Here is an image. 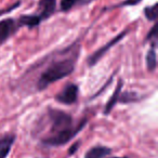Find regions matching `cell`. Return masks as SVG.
<instances>
[{
  "mask_svg": "<svg viewBox=\"0 0 158 158\" xmlns=\"http://www.w3.org/2000/svg\"><path fill=\"white\" fill-rule=\"evenodd\" d=\"M91 2H93V0H61V2H60V11L68 12L70 10L77 9V8L88 6Z\"/></svg>",
  "mask_w": 158,
  "mask_h": 158,
  "instance_id": "obj_7",
  "label": "cell"
},
{
  "mask_svg": "<svg viewBox=\"0 0 158 158\" xmlns=\"http://www.w3.org/2000/svg\"><path fill=\"white\" fill-rule=\"evenodd\" d=\"M123 80H119L118 84H117V87L115 89V91L113 92L112 97L110 98V100L107 101V103L105 104V107H104V110H103V114L104 115H108L110 112H112L113 108L116 106V104L119 102V97H120V93H121V90H123Z\"/></svg>",
  "mask_w": 158,
  "mask_h": 158,
  "instance_id": "obj_8",
  "label": "cell"
},
{
  "mask_svg": "<svg viewBox=\"0 0 158 158\" xmlns=\"http://www.w3.org/2000/svg\"><path fill=\"white\" fill-rule=\"evenodd\" d=\"M55 9H56V0H39L38 12L36 13V15L42 22L52 16L55 12Z\"/></svg>",
  "mask_w": 158,
  "mask_h": 158,
  "instance_id": "obj_6",
  "label": "cell"
},
{
  "mask_svg": "<svg viewBox=\"0 0 158 158\" xmlns=\"http://www.w3.org/2000/svg\"><path fill=\"white\" fill-rule=\"evenodd\" d=\"M110 158H129V157H110Z\"/></svg>",
  "mask_w": 158,
  "mask_h": 158,
  "instance_id": "obj_17",
  "label": "cell"
},
{
  "mask_svg": "<svg viewBox=\"0 0 158 158\" xmlns=\"http://www.w3.org/2000/svg\"><path fill=\"white\" fill-rule=\"evenodd\" d=\"M78 95L79 87L75 84H68L55 95V100L64 105H72L77 102Z\"/></svg>",
  "mask_w": 158,
  "mask_h": 158,
  "instance_id": "obj_5",
  "label": "cell"
},
{
  "mask_svg": "<svg viewBox=\"0 0 158 158\" xmlns=\"http://www.w3.org/2000/svg\"><path fill=\"white\" fill-rule=\"evenodd\" d=\"M18 19L8 18L0 21V46L10 39L21 28Z\"/></svg>",
  "mask_w": 158,
  "mask_h": 158,
  "instance_id": "obj_4",
  "label": "cell"
},
{
  "mask_svg": "<svg viewBox=\"0 0 158 158\" xmlns=\"http://www.w3.org/2000/svg\"><path fill=\"white\" fill-rule=\"evenodd\" d=\"M144 15L146 19L152 22H155L157 19V5H153L151 7H145L144 9Z\"/></svg>",
  "mask_w": 158,
  "mask_h": 158,
  "instance_id": "obj_13",
  "label": "cell"
},
{
  "mask_svg": "<svg viewBox=\"0 0 158 158\" xmlns=\"http://www.w3.org/2000/svg\"><path fill=\"white\" fill-rule=\"evenodd\" d=\"M48 132L41 136V143L48 147H59L67 144L87 125V118L75 123L70 114L56 108H49L47 113Z\"/></svg>",
  "mask_w": 158,
  "mask_h": 158,
  "instance_id": "obj_1",
  "label": "cell"
},
{
  "mask_svg": "<svg viewBox=\"0 0 158 158\" xmlns=\"http://www.w3.org/2000/svg\"><path fill=\"white\" fill-rule=\"evenodd\" d=\"M20 5H21V2H20V1H19V2L14 3L13 6H11V7L7 8V9H0V16H2V15H5V14L9 13V12L13 11V10H14V9H16V8H18Z\"/></svg>",
  "mask_w": 158,
  "mask_h": 158,
  "instance_id": "obj_16",
  "label": "cell"
},
{
  "mask_svg": "<svg viewBox=\"0 0 158 158\" xmlns=\"http://www.w3.org/2000/svg\"><path fill=\"white\" fill-rule=\"evenodd\" d=\"M112 153V149L107 146H102V145H97V146L91 147L87 153L85 154L84 158H105Z\"/></svg>",
  "mask_w": 158,
  "mask_h": 158,
  "instance_id": "obj_9",
  "label": "cell"
},
{
  "mask_svg": "<svg viewBox=\"0 0 158 158\" xmlns=\"http://www.w3.org/2000/svg\"><path fill=\"white\" fill-rule=\"evenodd\" d=\"M79 56V47L77 44L68 47L62 53L51 60L39 74L36 82L37 91L46 90L49 86L61 79L69 76L75 69Z\"/></svg>",
  "mask_w": 158,
  "mask_h": 158,
  "instance_id": "obj_2",
  "label": "cell"
},
{
  "mask_svg": "<svg viewBox=\"0 0 158 158\" xmlns=\"http://www.w3.org/2000/svg\"><path fill=\"white\" fill-rule=\"evenodd\" d=\"M15 141L14 134H7L0 139V158H7Z\"/></svg>",
  "mask_w": 158,
  "mask_h": 158,
  "instance_id": "obj_10",
  "label": "cell"
},
{
  "mask_svg": "<svg viewBox=\"0 0 158 158\" xmlns=\"http://www.w3.org/2000/svg\"><path fill=\"white\" fill-rule=\"evenodd\" d=\"M128 31H129V29H126V31L119 33L118 35L115 36L113 39H110L107 44H105L103 47H101L100 49H98L94 53H92V54L88 57V65L89 66H94L95 64H97L98 62H99L100 60H101L102 57H103L104 55H105L106 53H107L108 51L113 48V47L116 46V44H118L121 39H123V38L126 37V35L128 34Z\"/></svg>",
  "mask_w": 158,
  "mask_h": 158,
  "instance_id": "obj_3",
  "label": "cell"
},
{
  "mask_svg": "<svg viewBox=\"0 0 158 158\" xmlns=\"http://www.w3.org/2000/svg\"><path fill=\"white\" fill-rule=\"evenodd\" d=\"M146 39L147 40L153 39V44H156V39H157V26H156V25H154V26L152 27L151 31L147 34Z\"/></svg>",
  "mask_w": 158,
  "mask_h": 158,
  "instance_id": "obj_14",
  "label": "cell"
},
{
  "mask_svg": "<svg viewBox=\"0 0 158 158\" xmlns=\"http://www.w3.org/2000/svg\"><path fill=\"white\" fill-rule=\"evenodd\" d=\"M146 68L148 72L153 73L157 67V54H156V44H152V48L148 49L145 57Z\"/></svg>",
  "mask_w": 158,
  "mask_h": 158,
  "instance_id": "obj_11",
  "label": "cell"
},
{
  "mask_svg": "<svg viewBox=\"0 0 158 158\" xmlns=\"http://www.w3.org/2000/svg\"><path fill=\"white\" fill-rule=\"evenodd\" d=\"M140 1H141V0H125V1L120 2L119 5L115 6V7H116V8H120V7H126V6H135V5H138Z\"/></svg>",
  "mask_w": 158,
  "mask_h": 158,
  "instance_id": "obj_15",
  "label": "cell"
},
{
  "mask_svg": "<svg viewBox=\"0 0 158 158\" xmlns=\"http://www.w3.org/2000/svg\"><path fill=\"white\" fill-rule=\"evenodd\" d=\"M140 100V97L138 94L133 92H123L120 93V97H119V102L118 103H132V102H136Z\"/></svg>",
  "mask_w": 158,
  "mask_h": 158,
  "instance_id": "obj_12",
  "label": "cell"
}]
</instances>
